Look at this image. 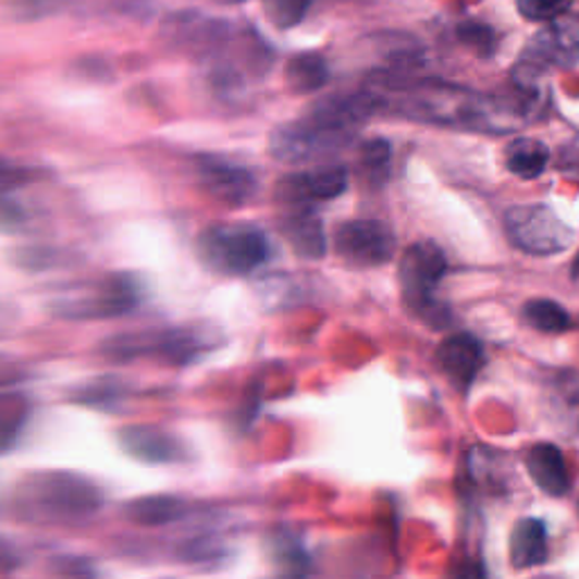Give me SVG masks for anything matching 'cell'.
I'll list each match as a JSON object with an SVG mask.
<instances>
[{"mask_svg": "<svg viewBox=\"0 0 579 579\" xmlns=\"http://www.w3.org/2000/svg\"><path fill=\"white\" fill-rule=\"evenodd\" d=\"M379 98L371 91L327 98L315 104L301 121L274 130L270 152L283 163H310L337 155L356 136V130L379 111Z\"/></svg>", "mask_w": 579, "mask_h": 579, "instance_id": "6da1fadb", "label": "cell"}, {"mask_svg": "<svg viewBox=\"0 0 579 579\" xmlns=\"http://www.w3.org/2000/svg\"><path fill=\"white\" fill-rule=\"evenodd\" d=\"M396 107L410 119L459 125L480 132H507L512 130V111L496 98L480 96L459 86H448L440 82L419 84H394Z\"/></svg>", "mask_w": 579, "mask_h": 579, "instance_id": "7a4b0ae2", "label": "cell"}, {"mask_svg": "<svg viewBox=\"0 0 579 579\" xmlns=\"http://www.w3.org/2000/svg\"><path fill=\"white\" fill-rule=\"evenodd\" d=\"M25 509H30L37 518L57 520V523H71L91 516L102 505L100 489L82 476L73 473H39L30 482L21 486Z\"/></svg>", "mask_w": 579, "mask_h": 579, "instance_id": "3957f363", "label": "cell"}, {"mask_svg": "<svg viewBox=\"0 0 579 579\" xmlns=\"http://www.w3.org/2000/svg\"><path fill=\"white\" fill-rule=\"evenodd\" d=\"M199 254L211 270L245 276L268 263L270 243L254 224L220 222L199 236Z\"/></svg>", "mask_w": 579, "mask_h": 579, "instance_id": "277c9868", "label": "cell"}, {"mask_svg": "<svg viewBox=\"0 0 579 579\" xmlns=\"http://www.w3.org/2000/svg\"><path fill=\"white\" fill-rule=\"evenodd\" d=\"M446 276V256L444 251L430 243H415L401 258L398 279L403 299L410 310L421 315L428 322H444L442 304L434 299L440 283Z\"/></svg>", "mask_w": 579, "mask_h": 579, "instance_id": "5b68a950", "label": "cell"}, {"mask_svg": "<svg viewBox=\"0 0 579 579\" xmlns=\"http://www.w3.org/2000/svg\"><path fill=\"white\" fill-rule=\"evenodd\" d=\"M207 340L186 331V329H168V331H140V333H121L104 342V354L113 360H136L145 356H157L168 362H190L205 352Z\"/></svg>", "mask_w": 579, "mask_h": 579, "instance_id": "8992f818", "label": "cell"}, {"mask_svg": "<svg viewBox=\"0 0 579 579\" xmlns=\"http://www.w3.org/2000/svg\"><path fill=\"white\" fill-rule=\"evenodd\" d=\"M509 241L528 254H562L572 243V229L543 205L514 207L505 215Z\"/></svg>", "mask_w": 579, "mask_h": 579, "instance_id": "52a82bcc", "label": "cell"}, {"mask_svg": "<svg viewBox=\"0 0 579 579\" xmlns=\"http://www.w3.org/2000/svg\"><path fill=\"white\" fill-rule=\"evenodd\" d=\"M335 254L354 268H379L396 254V236L383 220H349L335 231Z\"/></svg>", "mask_w": 579, "mask_h": 579, "instance_id": "ba28073f", "label": "cell"}, {"mask_svg": "<svg viewBox=\"0 0 579 579\" xmlns=\"http://www.w3.org/2000/svg\"><path fill=\"white\" fill-rule=\"evenodd\" d=\"M138 306V287L130 276H113L82 295L54 304L66 320H113Z\"/></svg>", "mask_w": 579, "mask_h": 579, "instance_id": "9c48e42d", "label": "cell"}, {"mask_svg": "<svg viewBox=\"0 0 579 579\" xmlns=\"http://www.w3.org/2000/svg\"><path fill=\"white\" fill-rule=\"evenodd\" d=\"M579 64V33L572 25L562 21H550L547 27L539 30L523 52L518 71L537 75L547 69H572Z\"/></svg>", "mask_w": 579, "mask_h": 579, "instance_id": "30bf717a", "label": "cell"}, {"mask_svg": "<svg viewBox=\"0 0 579 579\" xmlns=\"http://www.w3.org/2000/svg\"><path fill=\"white\" fill-rule=\"evenodd\" d=\"M197 177L211 197L231 207L247 205L258 188L256 175L249 168L220 157H201L197 161Z\"/></svg>", "mask_w": 579, "mask_h": 579, "instance_id": "8fae6325", "label": "cell"}, {"mask_svg": "<svg viewBox=\"0 0 579 579\" xmlns=\"http://www.w3.org/2000/svg\"><path fill=\"white\" fill-rule=\"evenodd\" d=\"M349 186V172L344 165H320L295 172L279 180L276 195L285 205H306V201H327L340 197Z\"/></svg>", "mask_w": 579, "mask_h": 579, "instance_id": "7c38bea8", "label": "cell"}, {"mask_svg": "<svg viewBox=\"0 0 579 579\" xmlns=\"http://www.w3.org/2000/svg\"><path fill=\"white\" fill-rule=\"evenodd\" d=\"M119 442L127 455L145 465H175L184 459L182 442L155 426L121 428Z\"/></svg>", "mask_w": 579, "mask_h": 579, "instance_id": "4fadbf2b", "label": "cell"}, {"mask_svg": "<svg viewBox=\"0 0 579 579\" xmlns=\"http://www.w3.org/2000/svg\"><path fill=\"white\" fill-rule=\"evenodd\" d=\"M438 365L448 381L459 390H467L482 367V344L471 333H455L446 337L438 349Z\"/></svg>", "mask_w": 579, "mask_h": 579, "instance_id": "5bb4252c", "label": "cell"}, {"mask_svg": "<svg viewBox=\"0 0 579 579\" xmlns=\"http://www.w3.org/2000/svg\"><path fill=\"white\" fill-rule=\"evenodd\" d=\"M528 471L537 486L547 496H564L570 486V476L566 469L564 455L553 444H537L530 448L526 457Z\"/></svg>", "mask_w": 579, "mask_h": 579, "instance_id": "9a60e30c", "label": "cell"}, {"mask_svg": "<svg viewBox=\"0 0 579 579\" xmlns=\"http://www.w3.org/2000/svg\"><path fill=\"white\" fill-rule=\"evenodd\" d=\"M285 241L297 251V256L308 260H320L327 254V234L324 224L310 211H299L287 215L281 222Z\"/></svg>", "mask_w": 579, "mask_h": 579, "instance_id": "2e32d148", "label": "cell"}, {"mask_svg": "<svg viewBox=\"0 0 579 579\" xmlns=\"http://www.w3.org/2000/svg\"><path fill=\"white\" fill-rule=\"evenodd\" d=\"M509 559L518 570L541 566L547 559V530L537 518L516 523L509 541Z\"/></svg>", "mask_w": 579, "mask_h": 579, "instance_id": "e0dca14e", "label": "cell"}, {"mask_svg": "<svg viewBox=\"0 0 579 579\" xmlns=\"http://www.w3.org/2000/svg\"><path fill=\"white\" fill-rule=\"evenodd\" d=\"M188 512L186 503L177 496L157 494V496H140L125 505V516L136 526L159 528L170 526L180 520Z\"/></svg>", "mask_w": 579, "mask_h": 579, "instance_id": "ac0fdd59", "label": "cell"}, {"mask_svg": "<svg viewBox=\"0 0 579 579\" xmlns=\"http://www.w3.org/2000/svg\"><path fill=\"white\" fill-rule=\"evenodd\" d=\"M547 161H550L547 145L537 138H516L505 150V163L509 172L520 180L541 177L543 170L547 168Z\"/></svg>", "mask_w": 579, "mask_h": 579, "instance_id": "d6986e66", "label": "cell"}, {"mask_svg": "<svg viewBox=\"0 0 579 579\" xmlns=\"http://www.w3.org/2000/svg\"><path fill=\"white\" fill-rule=\"evenodd\" d=\"M285 82L295 94L320 91L329 82L327 60L317 52H304L293 57L285 66Z\"/></svg>", "mask_w": 579, "mask_h": 579, "instance_id": "ffe728a7", "label": "cell"}, {"mask_svg": "<svg viewBox=\"0 0 579 579\" xmlns=\"http://www.w3.org/2000/svg\"><path fill=\"white\" fill-rule=\"evenodd\" d=\"M523 315L530 322V327L543 333H564L570 329V315L557 301H550V299L528 301L523 308Z\"/></svg>", "mask_w": 579, "mask_h": 579, "instance_id": "44dd1931", "label": "cell"}, {"mask_svg": "<svg viewBox=\"0 0 579 579\" xmlns=\"http://www.w3.org/2000/svg\"><path fill=\"white\" fill-rule=\"evenodd\" d=\"M553 398L566 423L579 430V373H562L553 383Z\"/></svg>", "mask_w": 579, "mask_h": 579, "instance_id": "7402d4cb", "label": "cell"}, {"mask_svg": "<svg viewBox=\"0 0 579 579\" xmlns=\"http://www.w3.org/2000/svg\"><path fill=\"white\" fill-rule=\"evenodd\" d=\"M310 10V0H263L266 19L279 27V30H290L297 23L306 19Z\"/></svg>", "mask_w": 579, "mask_h": 579, "instance_id": "603a6c76", "label": "cell"}, {"mask_svg": "<svg viewBox=\"0 0 579 579\" xmlns=\"http://www.w3.org/2000/svg\"><path fill=\"white\" fill-rule=\"evenodd\" d=\"M572 0H516L520 16L534 23H550L559 19L566 10H570Z\"/></svg>", "mask_w": 579, "mask_h": 579, "instance_id": "cb8c5ba5", "label": "cell"}, {"mask_svg": "<svg viewBox=\"0 0 579 579\" xmlns=\"http://www.w3.org/2000/svg\"><path fill=\"white\" fill-rule=\"evenodd\" d=\"M362 165L367 170H371V175L373 172H379V170H387L390 161H392V145L383 138H375V140H369L362 145V157H360Z\"/></svg>", "mask_w": 579, "mask_h": 579, "instance_id": "d4e9b609", "label": "cell"}, {"mask_svg": "<svg viewBox=\"0 0 579 579\" xmlns=\"http://www.w3.org/2000/svg\"><path fill=\"white\" fill-rule=\"evenodd\" d=\"M459 39L473 46L480 54H491L494 52V33L484 25H465L459 27Z\"/></svg>", "mask_w": 579, "mask_h": 579, "instance_id": "484cf974", "label": "cell"}, {"mask_svg": "<svg viewBox=\"0 0 579 579\" xmlns=\"http://www.w3.org/2000/svg\"><path fill=\"white\" fill-rule=\"evenodd\" d=\"M27 182H30V170H25L16 163L0 161V195H5L8 190H14Z\"/></svg>", "mask_w": 579, "mask_h": 579, "instance_id": "4316f807", "label": "cell"}, {"mask_svg": "<svg viewBox=\"0 0 579 579\" xmlns=\"http://www.w3.org/2000/svg\"><path fill=\"white\" fill-rule=\"evenodd\" d=\"M19 10H25V12H33L35 16L44 14L46 10L52 8L54 0H14Z\"/></svg>", "mask_w": 579, "mask_h": 579, "instance_id": "83f0119b", "label": "cell"}, {"mask_svg": "<svg viewBox=\"0 0 579 579\" xmlns=\"http://www.w3.org/2000/svg\"><path fill=\"white\" fill-rule=\"evenodd\" d=\"M19 564V557L12 553V547L0 541V570H12Z\"/></svg>", "mask_w": 579, "mask_h": 579, "instance_id": "f1b7e54d", "label": "cell"}, {"mask_svg": "<svg viewBox=\"0 0 579 579\" xmlns=\"http://www.w3.org/2000/svg\"><path fill=\"white\" fill-rule=\"evenodd\" d=\"M215 3H220V5H238V3H245V0H215Z\"/></svg>", "mask_w": 579, "mask_h": 579, "instance_id": "f546056e", "label": "cell"}, {"mask_svg": "<svg viewBox=\"0 0 579 579\" xmlns=\"http://www.w3.org/2000/svg\"><path fill=\"white\" fill-rule=\"evenodd\" d=\"M572 270H575V274L579 276V256H577V260H575V268H572Z\"/></svg>", "mask_w": 579, "mask_h": 579, "instance_id": "4dcf8cb0", "label": "cell"}]
</instances>
